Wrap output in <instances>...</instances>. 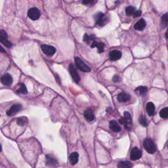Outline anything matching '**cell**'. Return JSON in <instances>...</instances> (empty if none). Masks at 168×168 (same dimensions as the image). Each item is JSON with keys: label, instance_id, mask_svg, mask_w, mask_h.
Here are the masks:
<instances>
[{"label": "cell", "instance_id": "cell-1", "mask_svg": "<svg viewBox=\"0 0 168 168\" xmlns=\"http://www.w3.org/2000/svg\"><path fill=\"white\" fill-rule=\"evenodd\" d=\"M143 146L146 152L149 154H154L156 150L154 143L150 139H146L144 141Z\"/></svg>", "mask_w": 168, "mask_h": 168}, {"label": "cell", "instance_id": "cell-8", "mask_svg": "<svg viewBox=\"0 0 168 168\" xmlns=\"http://www.w3.org/2000/svg\"><path fill=\"white\" fill-rule=\"evenodd\" d=\"M141 156H142V152L138 148L135 147L132 149L130 154V158L132 160H137L140 159Z\"/></svg>", "mask_w": 168, "mask_h": 168}, {"label": "cell", "instance_id": "cell-19", "mask_svg": "<svg viewBox=\"0 0 168 168\" xmlns=\"http://www.w3.org/2000/svg\"><path fill=\"white\" fill-rule=\"evenodd\" d=\"M147 92V87H144V86H140L136 88L135 93L141 96H143L146 94V93Z\"/></svg>", "mask_w": 168, "mask_h": 168}, {"label": "cell", "instance_id": "cell-27", "mask_svg": "<svg viewBox=\"0 0 168 168\" xmlns=\"http://www.w3.org/2000/svg\"><path fill=\"white\" fill-rule=\"evenodd\" d=\"M16 92H17L18 93H23V94H26V93H27V89H26L25 85H24V84H21L20 88H19L16 91Z\"/></svg>", "mask_w": 168, "mask_h": 168}, {"label": "cell", "instance_id": "cell-21", "mask_svg": "<svg viewBox=\"0 0 168 168\" xmlns=\"http://www.w3.org/2000/svg\"><path fill=\"white\" fill-rule=\"evenodd\" d=\"M118 168H130L132 167V164L128 161H124V162H120L117 164Z\"/></svg>", "mask_w": 168, "mask_h": 168}, {"label": "cell", "instance_id": "cell-34", "mask_svg": "<svg viewBox=\"0 0 168 168\" xmlns=\"http://www.w3.org/2000/svg\"><path fill=\"white\" fill-rule=\"evenodd\" d=\"M0 52H2V53H5V51L3 47H2L1 45H0Z\"/></svg>", "mask_w": 168, "mask_h": 168}, {"label": "cell", "instance_id": "cell-5", "mask_svg": "<svg viewBox=\"0 0 168 168\" xmlns=\"http://www.w3.org/2000/svg\"><path fill=\"white\" fill-rule=\"evenodd\" d=\"M28 16L31 20H38L40 16V12L39 9H37L36 8H33L29 9V11L28 12Z\"/></svg>", "mask_w": 168, "mask_h": 168}, {"label": "cell", "instance_id": "cell-33", "mask_svg": "<svg viewBox=\"0 0 168 168\" xmlns=\"http://www.w3.org/2000/svg\"><path fill=\"white\" fill-rule=\"evenodd\" d=\"M112 80H113V81H114L115 83L117 82V81H119V76H117V75H115L113 77V78H112Z\"/></svg>", "mask_w": 168, "mask_h": 168}, {"label": "cell", "instance_id": "cell-12", "mask_svg": "<svg viewBox=\"0 0 168 168\" xmlns=\"http://www.w3.org/2000/svg\"><path fill=\"white\" fill-rule=\"evenodd\" d=\"M21 109H22L21 104H14L11 107V109L8 110V113L7 114H8V116H13V115L16 114V112H18Z\"/></svg>", "mask_w": 168, "mask_h": 168}, {"label": "cell", "instance_id": "cell-36", "mask_svg": "<svg viewBox=\"0 0 168 168\" xmlns=\"http://www.w3.org/2000/svg\"><path fill=\"white\" fill-rule=\"evenodd\" d=\"M1 145H0V152H1Z\"/></svg>", "mask_w": 168, "mask_h": 168}, {"label": "cell", "instance_id": "cell-7", "mask_svg": "<svg viewBox=\"0 0 168 168\" xmlns=\"http://www.w3.org/2000/svg\"><path fill=\"white\" fill-rule=\"evenodd\" d=\"M69 70L70 73L72 77V79L74 80V81L76 83H78L80 80V76H79V74L77 72L76 69L72 64H70L69 66Z\"/></svg>", "mask_w": 168, "mask_h": 168}, {"label": "cell", "instance_id": "cell-13", "mask_svg": "<svg viewBox=\"0 0 168 168\" xmlns=\"http://www.w3.org/2000/svg\"><path fill=\"white\" fill-rule=\"evenodd\" d=\"M117 99L119 102H124L128 101L129 99H130V96H129L128 94H127V93H126L122 92L120 93V94H118Z\"/></svg>", "mask_w": 168, "mask_h": 168}, {"label": "cell", "instance_id": "cell-14", "mask_svg": "<svg viewBox=\"0 0 168 168\" xmlns=\"http://www.w3.org/2000/svg\"><path fill=\"white\" fill-rule=\"evenodd\" d=\"M146 112H147V113L149 116H152V115L154 114L155 106L152 102H148L147 104H146Z\"/></svg>", "mask_w": 168, "mask_h": 168}, {"label": "cell", "instance_id": "cell-25", "mask_svg": "<svg viewBox=\"0 0 168 168\" xmlns=\"http://www.w3.org/2000/svg\"><path fill=\"white\" fill-rule=\"evenodd\" d=\"M139 123H140L144 127H146L148 126V123H147V120H146V117L144 116H141V117H139Z\"/></svg>", "mask_w": 168, "mask_h": 168}, {"label": "cell", "instance_id": "cell-28", "mask_svg": "<svg viewBox=\"0 0 168 168\" xmlns=\"http://www.w3.org/2000/svg\"><path fill=\"white\" fill-rule=\"evenodd\" d=\"M119 122H120V123L121 124L124 125L125 127H126L127 129H129L128 126V124L130 123V122H129L128 120H127L124 117H121V118L119 120Z\"/></svg>", "mask_w": 168, "mask_h": 168}, {"label": "cell", "instance_id": "cell-20", "mask_svg": "<svg viewBox=\"0 0 168 168\" xmlns=\"http://www.w3.org/2000/svg\"><path fill=\"white\" fill-rule=\"evenodd\" d=\"M92 47H97L98 49H99V53H102L104 51V44H102V43H99L97 42H93V44L92 45Z\"/></svg>", "mask_w": 168, "mask_h": 168}, {"label": "cell", "instance_id": "cell-35", "mask_svg": "<svg viewBox=\"0 0 168 168\" xmlns=\"http://www.w3.org/2000/svg\"><path fill=\"white\" fill-rule=\"evenodd\" d=\"M165 36H166V38L168 39V29L167 30V32H166V33H165Z\"/></svg>", "mask_w": 168, "mask_h": 168}, {"label": "cell", "instance_id": "cell-22", "mask_svg": "<svg viewBox=\"0 0 168 168\" xmlns=\"http://www.w3.org/2000/svg\"><path fill=\"white\" fill-rule=\"evenodd\" d=\"M168 23V13H165V15L162 16V20H161V25L162 28H165Z\"/></svg>", "mask_w": 168, "mask_h": 168}, {"label": "cell", "instance_id": "cell-24", "mask_svg": "<svg viewBox=\"0 0 168 168\" xmlns=\"http://www.w3.org/2000/svg\"><path fill=\"white\" fill-rule=\"evenodd\" d=\"M27 122H28V119L26 118V117H19V118L17 120V124L20 126H25L26 124H27Z\"/></svg>", "mask_w": 168, "mask_h": 168}, {"label": "cell", "instance_id": "cell-6", "mask_svg": "<svg viewBox=\"0 0 168 168\" xmlns=\"http://www.w3.org/2000/svg\"><path fill=\"white\" fill-rule=\"evenodd\" d=\"M0 42L8 47H11L12 44L8 40V36L4 30H0Z\"/></svg>", "mask_w": 168, "mask_h": 168}, {"label": "cell", "instance_id": "cell-32", "mask_svg": "<svg viewBox=\"0 0 168 168\" xmlns=\"http://www.w3.org/2000/svg\"><path fill=\"white\" fill-rule=\"evenodd\" d=\"M95 0H83V3L84 4H89L93 3Z\"/></svg>", "mask_w": 168, "mask_h": 168}, {"label": "cell", "instance_id": "cell-15", "mask_svg": "<svg viewBox=\"0 0 168 168\" xmlns=\"http://www.w3.org/2000/svg\"><path fill=\"white\" fill-rule=\"evenodd\" d=\"M110 128L114 132H119L121 131V128L117 122L115 120H112L110 122Z\"/></svg>", "mask_w": 168, "mask_h": 168}, {"label": "cell", "instance_id": "cell-9", "mask_svg": "<svg viewBox=\"0 0 168 168\" xmlns=\"http://www.w3.org/2000/svg\"><path fill=\"white\" fill-rule=\"evenodd\" d=\"M1 82L3 83L4 85L9 86L11 85L12 83H13V78H12L10 74H6L1 78Z\"/></svg>", "mask_w": 168, "mask_h": 168}, {"label": "cell", "instance_id": "cell-10", "mask_svg": "<svg viewBox=\"0 0 168 168\" xmlns=\"http://www.w3.org/2000/svg\"><path fill=\"white\" fill-rule=\"evenodd\" d=\"M109 57L111 61H117L122 57V52L118 50H114L110 53Z\"/></svg>", "mask_w": 168, "mask_h": 168}, {"label": "cell", "instance_id": "cell-23", "mask_svg": "<svg viewBox=\"0 0 168 168\" xmlns=\"http://www.w3.org/2000/svg\"><path fill=\"white\" fill-rule=\"evenodd\" d=\"M160 116L162 118H168V107L164 108L160 110Z\"/></svg>", "mask_w": 168, "mask_h": 168}, {"label": "cell", "instance_id": "cell-29", "mask_svg": "<svg viewBox=\"0 0 168 168\" xmlns=\"http://www.w3.org/2000/svg\"><path fill=\"white\" fill-rule=\"evenodd\" d=\"M93 38H94V36H93V35L88 36L87 34H85V36H84V37H83V40L86 43L89 44V43L93 40Z\"/></svg>", "mask_w": 168, "mask_h": 168}, {"label": "cell", "instance_id": "cell-11", "mask_svg": "<svg viewBox=\"0 0 168 168\" xmlns=\"http://www.w3.org/2000/svg\"><path fill=\"white\" fill-rule=\"evenodd\" d=\"M46 164L49 167H56L57 166V162L55 158L50 155L46 156Z\"/></svg>", "mask_w": 168, "mask_h": 168}, {"label": "cell", "instance_id": "cell-4", "mask_svg": "<svg viewBox=\"0 0 168 168\" xmlns=\"http://www.w3.org/2000/svg\"><path fill=\"white\" fill-rule=\"evenodd\" d=\"M41 48H42V51L44 53L47 55V56H53L56 52V49L54 47L51 46V45H42L41 46Z\"/></svg>", "mask_w": 168, "mask_h": 168}, {"label": "cell", "instance_id": "cell-30", "mask_svg": "<svg viewBox=\"0 0 168 168\" xmlns=\"http://www.w3.org/2000/svg\"><path fill=\"white\" fill-rule=\"evenodd\" d=\"M124 117L127 120H128L131 123V120H132L131 116L130 114H129L128 112H124Z\"/></svg>", "mask_w": 168, "mask_h": 168}, {"label": "cell", "instance_id": "cell-31", "mask_svg": "<svg viewBox=\"0 0 168 168\" xmlns=\"http://www.w3.org/2000/svg\"><path fill=\"white\" fill-rule=\"evenodd\" d=\"M141 11H137L133 13L134 17H139V16H141Z\"/></svg>", "mask_w": 168, "mask_h": 168}, {"label": "cell", "instance_id": "cell-2", "mask_svg": "<svg viewBox=\"0 0 168 168\" xmlns=\"http://www.w3.org/2000/svg\"><path fill=\"white\" fill-rule=\"evenodd\" d=\"M75 63L76 66L80 70L85 72H89L91 71V68L87 65L79 57H75Z\"/></svg>", "mask_w": 168, "mask_h": 168}, {"label": "cell", "instance_id": "cell-3", "mask_svg": "<svg viewBox=\"0 0 168 168\" xmlns=\"http://www.w3.org/2000/svg\"><path fill=\"white\" fill-rule=\"evenodd\" d=\"M95 18L96 21H97V24L100 26H104L108 21L107 16L104 13H98L96 14Z\"/></svg>", "mask_w": 168, "mask_h": 168}, {"label": "cell", "instance_id": "cell-18", "mask_svg": "<svg viewBox=\"0 0 168 168\" xmlns=\"http://www.w3.org/2000/svg\"><path fill=\"white\" fill-rule=\"evenodd\" d=\"M78 157L79 154L78 152H72L70 156V163L72 165H75L78 162Z\"/></svg>", "mask_w": 168, "mask_h": 168}, {"label": "cell", "instance_id": "cell-26", "mask_svg": "<svg viewBox=\"0 0 168 168\" xmlns=\"http://www.w3.org/2000/svg\"><path fill=\"white\" fill-rule=\"evenodd\" d=\"M126 12L127 15L131 16L132 15H133V13H135V8H133V7H131V6L128 7V8H126Z\"/></svg>", "mask_w": 168, "mask_h": 168}, {"label": "cell", "instance_id": "cell-17", "mask_svg": "<svg viewBox=\"0 0 168 168\" xmlns=\"http://www.w3.org/2000/svg\"><path fill=\"white\" fill-rule=\"evenodd\" d=\"M146 26V23L144 19H141L137 23L135 26H134V28L137 30H143Z\"/></svg>", "mask_w": 168, "mask_h": 168}, {"label": "cell", "instance_id": "cell-16", "mask_svg": "<svg viewBox=\"0 0 168 168\" xmlns=\"http://www.w3.org/2000/svg\"><path fill=\"white\" fill-rule=\"evenodd\" d=\"M84 116H85V119L89 122H92L95 118V115L92 110L88 109L86 110L85 112H84Z\"/></svg>", "mask_w": 168, "mask_h": 168}]
</instances>
